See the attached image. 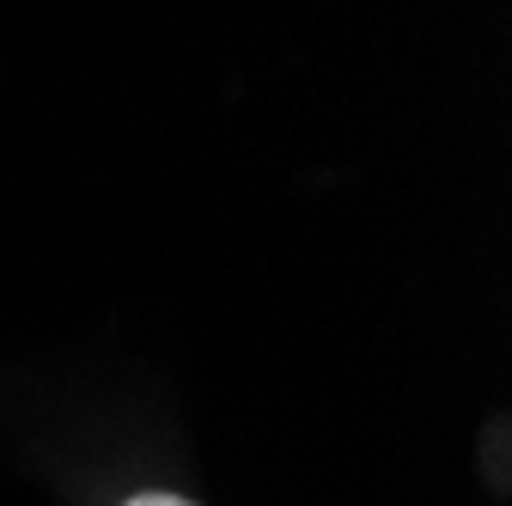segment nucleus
<instances>
[{"label":"nucleus","mask_w":512,"mask_h":506,"mask_svg":"<svg viewBox=\"0 0 512 506\" xmlns=\"http://www.w3.org/2000/svg\"><path fill=\"white\" fill-rule=\"evenodd\" d=\"M128 506H196V500H183V494H135Z\"/></svg>","instance_id":"f257e3e1"}]
</instances>
